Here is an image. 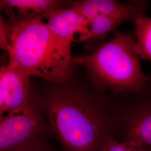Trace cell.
<instances>
[{
  "mask_svg": "<svg viewBox=\"0 0 151 151\" xmlns=\"http://www.w3.org/2000/svg\"><path fill=\"white\" fill-rule=\"evenodd\" d=\"M127 133L128 139L151 147V106L142 108L130 116Z\"/></svg>",
  "mask_w": 151,
  "mask_h": 151,
  "instance_id": "obj_9",
  "label": "cell"
},
{
  "mask_svg": "<svg viewBox=\"0 0 151 151\" xmlns=\"http://www.w3.org/2000/svg\"><path fill=\"white\" fill-rule=\"evenodd\" d=\"M97 151H150L149 148L133 139L120 142L112 137H107L103 140Z\"/></svg>",
  "mask_w": 151,
  "mask_h": 151,
  "instance_id": "obj_11",
  "label": "cell"
},
{
  "mask_svg": "<svg viewBox=\"0 0 151 151\" xmlns=\"http://www.w3.org/2000/svg\"><path fill=\"white\" fill-rule=\"evenodd\" d=\"M62 2L54 0H3L1 8L7 14L9 20L43 17L47 12L60 9Z\"/></svg>",
  "mask_w": 151,
  "mask_h": 151,
  "instance_id": "obj_7",
  "label": "cell"
},
{
  "mask_svg": "<svg viewBox=\"0 0 151 151\" xmlns=\"http://www.w3.org/2000/svg\"><path fill=\"white\" fill-rule=\"evenodd\" d=\"M134 38L118 32L91 53L72 57V62L85 67L93 82L102 88L138 93L150 80L142 70Z\"/></svg>",
  "mask_w": 151,
  "mask_h": 151,
  "instance_id": "obj_3",
  "label": "cell"
},
{
  "mask_svg": "<svg viewBox=\"0 0 151 151\" xmlns=\"http://www.w3.org/2000/svg\"><path fill=\"white\" fill-rule=\"evenodd\" d=\"M47 130L32 101L1 116L0 151H17L44 143Z\"/></svg>",
  "mask_w": 151,
  "mask_h": 151,
  "instance_id": "obj_4",
  "label": "cell"
},
{
  "mask_svg": "<svg viewBox=\"0 0 151 151\" xmlns=\"http://www.w3.org/2000/svg\"><path fill=\"white\" fill-rule=\"evenodd\" d=\"M43 17L4 23L10 66L30 76L63 82L71 75L72 57L50 30Z\"/></svg>",
  "mask_w": 151,
  "mask_h": 151,
  "instance_id": "obj_1",
  "label": "cell"
},
{
  "mask_svg": "<svg viewBox=\"0 0 151 151\" xmlns=\"http://www.w3.org/2000/svg\"><path fill=\"white\" fill-rule=\"evenodd\" d=\"M131 4L132 2L123 4L114 0H84L74 2L70 8L88 23L98 17L123 11Z\"/></svg>",
  "mask_w": 151,
  "mask_h": 151,
  "instance_id": "obj_8",
  "label": "cell"
},
{
  "mask_svg": "<svg viewBox=\"0 0 151 151\" xmlns=\"http://www.w3.org/2000/svg\"><path fill=\"white\" fill-rule=\"evenodd\" d=\"M149 148V150H150V151H151V147H150V148Z\"/></svg>",
  "mask_w": 151,
  "mask_h": 151,
  "instance_id": "obj_13",
  "label": "cell"
},
{
  "mask_svg": "<svg viewBox=\"0 0 151 151\" xmlns=\"http://www.w3.org/2000/svg\"><path fill=\"white\" fill-rule=\"evenodd\" d=\"M135 27V46L140 58L151 62V17L145 14L133 20Z\"/></svg>",
  "mask_w": 151,
  "mask_h": 151,
  "instance_id": "obj_10",
  "label": "cell"
},
{
  "mask_svg": "<svg viewBox=\"0 0 151 151\" xmlns=\"http://www.w3.org/2000/svg\"><path fill=\"white\" fill-rule=\"evenodd\" d=\"M50 30L65 50L70 53L74 35L80 34L82 41L87 33L86 21L76 11L70 9H57L47 12L44 15Z\"/></svg>",
  "mask_w": 151,
  "mask_h": 151,
  "instance_id": "obj_6",
  "label": "cell"
},
{
  "mask_svg": "<svg viewBox=\"0 0 151 151\" xmlns=\"http://www.w3.org/2000/svg\"><path fill=\"white\" fill-rule=\"evenodd\" d=\"M29 77L25 72L9 65L1 67V116L22 108L31 101Z\"/></svg>",
  "mask_w": 151,
  "mask_h": 151,
  "instance_id": "obj_5",
  "label": "cell"
},
{
  "mask_svg": "<svg viewBox=\"0 0 151 151\" xmlns=\"http://www.w3.org/2000/svg\"><path fill=\"white\" fill-rule=\"evenodd\" d=\"M45 106L51 130L65 151H98L106 138V119L93 99L63 89L52 92Z\"/></svg>",
  "mask_w": 151,
  "mask_h": 151,
  "instance_id": "obj_2",
  "label": "cell"
},
{
  "mask_svg": "<svg viewBox=\"0 0 151 151\" xmlns=\"http://www.w3.org/2000/svg\"><path fill=\"white\" fill-rule=\"evenodd\" d=\"M17 151H50L47 150V148L45 146V143L39 144L35 146H32L21 150Z\"/></svg>",
  "mask_w": 151,
  "mask_h": 151,
  "instance_id": "obj_12",
  "label": "cell"
}]
</instances>
